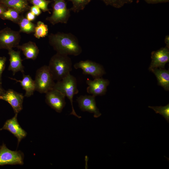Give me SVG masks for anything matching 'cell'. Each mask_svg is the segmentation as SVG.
I'll return each mask as SVG.
<instances>
[{"label": "cell", "mask_w": 169, "mask_h": 169, "mask_svg": "<svg viewBox=\"0 0 169 169\" xmlns=\"http://www.w3.org/2000/svg\"><path fill=\"white\" fill-rule=\"evenodd\" d=\"M21 38L20 32L5 28L0 30V49L8 50L17 47Z\"/></svg>", "instance_id": "7"}, {"label": "cell", "mask_w": 169, "mask_h": 169, "mask_svg": "<svg viewBox=\"0 0 169 169\" xmlns=\"http://www.w3.org/2000/svg\"><path fill=\"white\" fill-rule=\"evenodd\" d=\"M65 97L61 91L53 88L45 93V102L51 108L60 113L65 105Z\"/></svg>", "instance_id": "9"}, {"label": "cell", "mask_w": 169, "mask_h": 169, "mask_svg": "<svg viewBox=\"0 0 169 169\" xmlns=\"http://www.w3.org/2000/svg\"><path fill=\"white\" fill-rule=\"evenodd\" d=\"M169 35H167L166 36L165 39V42L166 45V46L169 48Z\"/></svg>", "instance_id": "32"}, {"label": "cell", "mask_w": 169, "mask_h": 169, "mask_svg": "<svg viewBox=\"0 0 169 169\" xmlns=\"http://www.w3.org/2000/svg\"><path fill=\"white\" fill-rule=\"evenodd\" d=\"M151 58V61L149 68L150 71L158 68L164 69L166 64L169 61V48L166 46L152 51Z\"/></svg>", "instance_id": "13"}, {"label": "cell", "mask_w": 169, "mask_h": 169, "mask_svg": "<svg viewBox=\"0 0 169 169\" xmlns=\"http://www.w3.org/2000/svg\"><path fill=\"white\" fill-rule=\"evenodd\" d=\"M52 15L46 20L53 25L60 23L66 24L70 16V10L65 0H54Z\"/></svg>", "instance_id": "5"}, {"label": "cell", "mask_w": 169, "mask_h": 169, "mask_svg": "<svg viewBox=\"0 0 169 169\" xmlns=\"http://www.w3.org/2000/svg\"><path fill=\"white\" fill-rule=\"evenodd\" d=\"M34 33V36L36 38H39L45 37L48 33L47 25L41 21H38L35 26Z\"/></svg>", "instance_id": "22"}, {"label": "cell", "mask_w": 169, "mask_h": 169, "mask_svg": "<svg viewBox=\"0 0 169 169\" xmlns=\"http://www.w3.org/2000/svg\"><path fill=\"white\" fill-rule=\"evenodd\" d=\"M18 114H15L12 118L7 120L0 131L6 130L12 134L18 140V146L22 140L27 135V132L20 126L17 119Z\"/></svg>", "instance_id": "12"}, {"label": "cell", "mask_w": 169, "mask_h": 169, "mask_svg": "<svg viewBox=\"0 0 169 169\" xmlns=\"http://www.w3.org/2000/svg\"><path fill=\"white\" fill-rule=\"evenodd\" d=\"M19 13L13 8H9L2 14L0 18L3 20H8L18 23L21 16Z\"/></svg>", "instance_id": "21"}, {"label": "cell", "mask_w": 169, "mask_h": 169, "mask_svg": "<svg viewBox=\"0 0 169 169\" xmlns=\"http://www.w3.org/2000/svg\"><path fill=\"white\" fill-rule=\"evenodd\" d=\"M8 54L10 63L8 70L12 72L13 75L19 71L24 74V66L22 64L23 60L21 57L20 51H16L13 49H10L8 50Z\"/></svg>", "instance_id": "15"}, {"label": "cell", "mask_w": 169, "mask_h": 169, "mask_svg": "<svg viewBox=\"0 0 169 169\" xmlns=\"http://www.w3.org/2000/svg\"><path fill=\"white\" fill-rule=\"evenodd\" d=\"M20 27V32L30 33L34 32L35 25L26 18L21 16L18 23Z\"/></svg>", "instance_id": "20"}, {"label": "cell", "mask_w": 169, "mask_h": 169, "mask_svg": "<svg viewBox=\"0 0 169 169\" xmlns=\"http://www.w3.org/2000/svg\"><path fill=\"white\" fill-rule=\"evenodd\" d=\"M156 76L158 84L161 86L166 90H169V71L163 69L155 68L150 70Z\"/></svg>", "instance_id": "18"}, {"label": "cell", "mask_w": 169, "mask_h": 169, "mask_svg": "<svg viewBox=\"0 0 169 169\" xmlns=\"http://www.w3.org/2000/svg\"><path fill=\"white\" fill-rule=\"evenodd\" d=\"M31 3L44 12H49L48 5L50 1L46 0H30Z\"/></svg>", "instance_id": "26"}, {"label": "cell", "mask_w": 169, "mask_h": 169, "mask_svg": "<svg viewBox=\"0 0 169 169\" xmlns=\"http://www.w3.org/2000/svg\"><path fill=\"white\" fill-rule=\"evenodd\" d=\"M72 3L70 9L74 13H78L84 9L85 7L92 0H69Z\"/></svg>", "instance_id": "23"}, {"label": "cell", "mask_w": 169, "mask_h": 169, "mask_svg": "<svg viewBox=\"0 0 169 169\" xmlns=\"http://www.w3.org/2000/svg\"><path fill=\"white\" fill-rule=\"evenodd\" d=\"M24 97L23 94L9 89L0 96V100L8 102L12 107L15 114H18L23 109Z\"/></svg>", "instance_id": "10"}, {"label": "cell", "mask_w": 169, "mask_h": 169, "mask_svg": "<svg viewBox=\"0 0 169 169\" xmlns=\"http://www.w3.org/2000/svg\"><path fill=\"white\" fill-rule=\"evenodd\" d=\"M7 58L4 57L0 56V84H2V74L5 69Z\"/></svg>", "instance_id": "27"}, {"label": "cell", "mask_w": 169, "mask_h": 169, "mask_svg": "<svg viewBox=\"0 0 169 169\" xmlns=\"http://www.w3.org/2000/svg\"><path fill=\"white\" fill-rule=\"evenodd\" d=\"M30 11L37 16L39 15L41 13L40 9L38 7L34 5L31 7Z\"/></svg>", "instance_id": "28"}, {"label": "cell", "mask_w": 169, "mask_h": 169, "mask_svg": "<svg viewBox=\"0 0 169 169\" xmlns=\"http://www.w3.org/2000/svg\"><path fill=\"white\" fill-rule=\"evenodd\" d=\"M17 47L23 52L27 59L35 60L39 53V49L36 44L31 41L22 45H19Z\"/></svg>", "instance_id": "16"}, {"label": "cell", "mask_w": 169, "mask_h": 169, "mask_svg": "<svg viewBox=\"0 0 169 169\" xmlns=\"http://www.w3.org/2000/svg\"><path fill=\"white\" fill-rule=\"evenodd\" d=\"M54 88L61 91L69 100L72 107V111L70 115L80 118L81 116L76 114L73 106L74 96L79 93L76 78L70 74L62 79L57 81L55 83Z\"/></svg>", "instance_id": "3"}, {"label": "cell", "mask_w": 169, "mask_h": 169, "mask_svg": "<svg viewBox=\"0 0 169 169\" xmlns=\"http://www.w3.org/2000/svg\"><path fill=\"white\" fill-rule=\"evenodd\" d=\"M48 39L49 44L57 53L76 56L82 52L78 39L71 33H51Z\"/></svg>", "instance_id": "1"}, {"label": "cell", "mask_w": 169, "mask_h": 169, "mask_svg": "<svg viewBox=\"0 0 169 169\" xmlns=\"http://www.w3.org/2000/svg\"><path fill=\"white\" fill-rule=\"evenodd\" d=\"M86 83L88 85L86 89L87 93L96 96L105 94L110 82L101 77L94 79L93 80L87 79Z\"/></svg>", "instance_id": "11"}, {"label": "cell", "mask_w": 169, "mask_h": 169, "mask_svg": "<svg viewBox=\"0 0 169 169\" xmlns=\"http://www.w3.org/2000/svg\"><path fill=\"white\" fill-rule=\"evenodd\" d=\"M148 107L152 109L156 113H159L164 117L168 122H169V104L163 106H151Z\"/></svg>", "instance_id": "25"}, {"label": "cell", "mask_w": 169, "mask_h": 169, "mask_svg": "<svg viewBox=\"0 0 169 169\" xmlns=\"http://www.w3.org/2000/svg\"><path fill=\"white\" fill-rule=\"evenodd\" d=\"M95 97L92 95H82L77 97L76 100L82 111L93 113L94 117L98 118L101 114L96 106Z\"/></svg>", "instance_id": "14"}, {"label": "cell", "mask_w": 169, "mask_h": 169, "mask_svg": "<svg viewBox=\"0 0 169 169\" xmlns=\"http://www.w3.org/2000/svg\"><path fill=\"white\" fill-rule=\"evenodd\" d=\"M24 155L20 150L12 151L3 143L0 146V166L7 165H22Z\"/></svg>", "instance_id": "6"}, {"label": "cell", "mask_w": 169, "mask_h": 169, "mask_svg": "<svg viewBox=\"0 0 169 169\" xmlns=\"http://www.w3.org/2000/svg\"><path fill=\"white\" fill-rule=\"evenodd\" d=\"M103 2L106 5H109L114 8H119L125 4L132 3L133 0H100Z\"/></svg>", "instance_id": "24"}, {"label": "cell", "mask_w": 169, "mask_h": 169, "mask_svg": "<svg viewBox=\"0 0 169 169\" xmlns=\"http://www.w3.org/2000/svg\"><path fill=\"white\" fill-rule=\"evenodd\" d=\"M5 91L2 87V84H0V96L3 95L5 92Z\"/></svg>", "instance_id": "33"}, {"label": "cell", "mask_w": 169, "mask_h": 169, "mask_svg": "<svg viewBox=\"0 0 169 169\" xmlns=\"http://www.w3.org/2000/svg\"><path fill=\"white\" fill-rule=\"evenodd\" d=\"M3 5L0 4V18L2 14L7 9Z\"/></svg>", "instance_id": "31"}, {"label": "cell", "mask_w": 169, "mask_h": 169, "mask_svg": "<svg viewBox=\"0 0 169 169\" xmlns=\"http://www.w3.org/2000/svg\"><path fill=\"white\" fill-rule=\"evenodd\" d=\"M34 82L35 90L46 93L53 89L55 84L48 66L44 65L36 71Z\"/></svg>", "instance_id": "4"}, {"label": "cell", "mask_w": 169, "mask_h": 169, "mask_svg": "<svg viewBox=\"0 0 169 169\" xmlns=\"http://www.w3.org/2000/svg\"><path fill=\"white\" fill-rule=\"evenodd\" d=\"M74 67L76 69H81L84 74L90 75L94 79L101 77L105 74L102 65L89 60L77 62L74 64Z\"/></svg>", "instance_id": "8"}, {"label": "cell", "mask_w": 169, "mask_h": 169, "mask_svg": "<svg viewBox=\"0 0 169 169\" xmlns=\"http://www.w3.org/2000/svg\"><path fill=\"white\" fill-rule=\"evenodd\" d=\"M0 3L15 9L19 13L26 10L28 6L26 0H0Z\"/></svg>", "instance_id": "19"}, {"label": "cell", "mask_w": 169, "mask_h": 169, "mask_svg": "<svg viewBox=\"0 0 169 169\" xmlns=\"http://www.w3.org/2000/svg\"><path fill=\"white\" fill-rule=\"evenodd\" d=\"M23 74V78L21 80H18L15 78H9L11 79L15 80L17 82L20 83L23 90L25 91L24 96L28 97L33 94L35 90V85L34 80H33L29 75Z\"/></svg>", "instance_id": "17"}, {"label": "cell", "mask_w": 169, "mask_h": 169, "mask_svg": "<svg viewBox=\"0 0 169 169\" xmlns=\"http://www.w3.org/2000/svg\"><path fill=\"white\" fill-rule=\"evenodd\" d=\"M35 15L31 11L28 12L26 15V18L29 21H32L35 18Z\"/></svg>", "instance_id": "30"}, {"label": "cell", "mask_w": 169, "mask_h": 169, "mask_svg": "<svg viewBox=\"0 0 169 169\" xmlns=\"http://www.w3.org/2000/svg\"><path fill=\"white\" fill-rule=\"evenodd\" d=\"M72 65L69 55L56 53L51 57L48 66L54 80L58 81L70 74Z\"/></svg>", "instance_id": "2"}, {"label": "cell", "mask_w": 169, "mask_h": 169, "mask_svg": "<svg viewBox=\"0 0 169 169\" xmlns=\"http://www.w3.org/2000/svg\"><path fill=\"white\" fill-rule=\"evenodd\" d=\"M144 1L149 4H156L167 2L169 0H144Z\"/></svg>", "instance_id": "29"}]
</instances>
